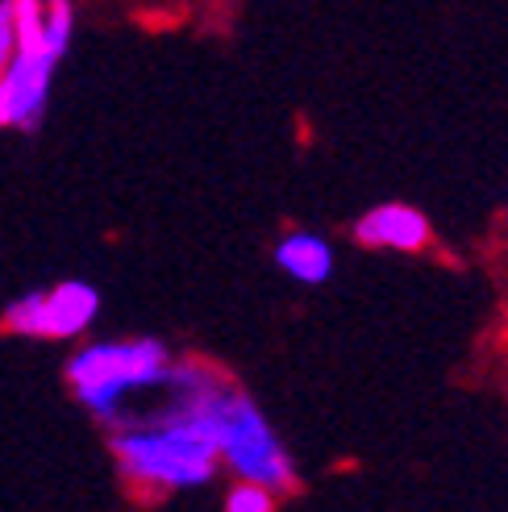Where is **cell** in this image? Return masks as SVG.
<instances>
[{"label":"cell","mask_w":508,"mask_h":512,"mask_svg":"<svg viewBox=\"0 0 508 512\" xmlns=\"http://www.w3.org/2000/svg\"><path fill=\"white\" fill-rule=\"evenodd\" d=\"M67 379H71L75 396H80L92 413L113 417L117 400L125 392H138V388H150V383L171 379V358L159 342H150V338L96 342V346H84L67 363Z\"/></svg>","instance_id":"6da1fadb"},{"label":"cell","mask_w":508,"mask_h":512,"mask_svg":"<svg viewBox=\"0 0 508 512\" xmlns=\"http://www.w3.org/2000/svg\"><path fill=\"white\" fill-rule=\"evenodd\" d=\"M217 438H221V463H230L242 479L267 483L271 492H288L296 483L292 458L279 446L267 417L230 388L217 400Z\"/></svg>","instance_id":"7a4b0ae2"},{"label":"cell","mask_w":508,"mask_h":512,"mask_svg":"<svg viewBox=\"0 0 508 512\" xmlns=\"http://www.w3.org/2000/svg\"><path fill=\"white\" fill-rule=\"evenodd\" d=\"M96 309H100L96 288L80 284V279H67V284L50 292H30L13 300L5 325L25 338H75L96 321Z\"/></svg>","instance_id":"3957f363"},{"label":"cell","mask_w":508,"mask_h":512,"mask_svg":"<svg viewBox=\"0 0 508 512\" xmlns=\"http://www.w3.org/2000/svg\"><path fill=\"white\" fill-rule=\"evenodd\" d=\"M59 59L63 55H55V50H17V59L0 71V80H5L9 100H13V125H21V130H34L42 121L50 75H55Z\"/></svg>","instance_id":"277c9868"},{"label":"cell","mask_w":508,"mask_h":512,"mask_svg":"<svg viewBox=\"0 0 508 512\" xmlns=\"http://www.w3.org/2000/svg\"><path fill=\"white\" fill-rule=\"evenodd\" d=\"M354 238L375 250H421L429 242V221L413 204L388 200L354 221Z\"/></svg>","instance_id":"5b68a950"},{"label":"cell","mask_w":508,"mask_h":512,"mask_svg":"<svg viewBox=\"0 0 508 512\" xmlns=\"http://www.w3.org/2000/svg\"><path fill=\"white\" fill-rule=\"evenodd\" d=\"M275 263L284 275L300 279V284H325L334 275V250L321 234H309V229H296L284 242L275 246Z\"/></svg>","instance_id":"8992f818"},{"label":"cell","mask_w":508,"mask_h":512,"mask_svg":"<svg viewBox=\"0 0 508 512\" xmlns=\"http://www.w3.org/2000/svg\"><path fill=\"white\" fill-rule=\"evenodd\" d=\"M225 508H230V512H271L275 508V492L267 488V483L242 479L238 488L225 496Z\"/></svg>","instance_id":"52a82bcc"},{"label":"cell","mask_w":508,"mask_h":512,"mask_svg":"<svg viewBox=\"0 0 508 512\" xmlns=\"http://www.w3.org/2000/svg\"><path fill=\"white\" fill-rule=\"evenodd\" d=\"M21 50V38H17V17H13V0H0V71H5Z\"/></svg>","instance_id":"ba28073f"},{"label":"cell","mask_w":508,"mask_h":512,"mask_svg":"<svg viewBox=\"0 0 508 512\" xmlns=\"http://www.w3.org/2000/svg\"><path fill=\"white\" fill-rule=\"evenodd\" d=\"M0 125H13V100H9L5 80H0Z\"/></svg>","instance_id":"9c48e42d"}]
</instances>
